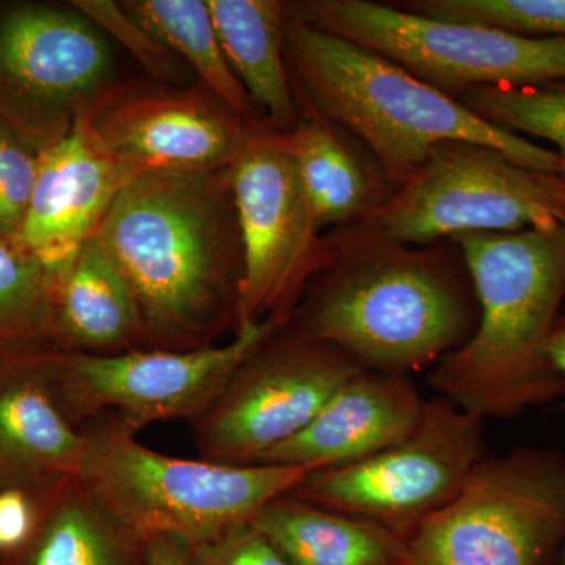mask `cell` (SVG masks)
Here are the masks:
<instances>
[{"label": "cell", "mask_w": 565, "mask_h": 565, "mask_svg": "<svg viewBox=\"0 0 565 565\" xmlns=\"http://www.w3.org/2000/svg\"><path fill=\"white\" fill-rule=\"evenodd\" d=\"M93 237L125 275L152 337H195L230 302L237 313L243 239L232 167L134 178Z\"/></svg>", "instance_id": "1"}, {"label": "cell", "mask_w": 565, "mask_h": 565, "mask_svg": "<svg viewBox=\"0 0 565 565\" xmlns=\"http://www.w3.org/2000/svg\"><path fill=\"white\" fill-rule=\"evenodd\" d=\"M478 326L435 364L430 384L476 418H508L565 396L548 344L565 299V225L456 236Z\"/></svg>", "instance_id": "2"}, {"label": "cell", "mask_w": 565, "mask_h": 565, "mask_svg": "<svg viewBox=\"0 0 565 565\" xmlns=\"http://www.w3.org/2000/svg\"><path fill=\"white\" fill-rule=\"evenodd\" d=\"M282 33L294 90L362 141L394 191L444 143L481 145L527 169L559 174L556 151L498 128L384 55L299 20L288 6Z\"/></svg>", "instance_id": "3"}, {"label": "cell", "mask_w": 565, "mask_h": 565, "mask_svg": "<svg viewBox=\"0 0 565 565\" xmlns=\"http://www.w3.org/2000/svg\"><path fill=\"white\" fill-rule=\"evenodd\" d=\"M322 269L303 333L363 370L407 375L435 366L478 326L473 285L457 247L362 245L333 252Z\"/></svg>", "instance_id": "4"}, {"label": "cell", "mask_w": 565, "mask_h": 565, "mask_svg": "<svg viewBox=\"0 0 565 565\" xmlns=\"http://www.w3.org/2000/svg\"><path fill=\"white\" fill-rule=\"evenodd\" d=\"M315 471L177 459L114 433L87 440L77 475L102 511L129 533L200 542L252 523Z\"/></svg>", "instance_id": "5"}, {"label": "cell", "mask_w": 565, "mask_h": 565, "mask_svg": "<svg viewBox=\"0 0 565 565\" xmlns=\"http://www.w3.org/2000/svg\"><path fill=\"white\" fill-rule=\"evenodd\" d=\"M557 225H565V177L527 169L481 145L444 143L377 210L341 228L329 245L332 252L424 247L460 234Z\"/></svg>", "instance_id": "6"}, {"label": "cell", "mask_w": 565, "mask_h": 565, "mask_svg": "<svg viewBox=\"0 0 565 565\" xmlns=\"http://www.w3.org/2000/svg\"><path fill=\"white\" fill-rule=\"evenodd\" d=\"M286 6L299 20L384 55L456 99L471 88L565 82V39L433 20L370 0H303Z\"/></svg>", "instance_id": "7"}, {"label": "cell", "mask_w": 565, "mask_h": 565, "mask_svg": "<svg viewBox=\"0 0 565 565\" xmlns=\"http://www.w3.org/2000/svg\"><path fill=\"white\" fill-rule=\"evenodd\" d=\"M564 541L565 456L516 446L408 535V565H552Z\"/></svg>", "instance_id": "8"}, {"label": "cell", "mask_w": 565, "mask_h": 565, "mask_svg": "<svg viewBox=\"0 0 565 565\" xmlns=\"http://www.w3.org/2000/svg\"><path fill=\"white\" fill-rule=\"evenodd\" d=\"M486 456L482 419L438 397L427 401L422 419L399 444L315 471L292 494L407 539L462 490Z\"/></svg>", "instance_id": "9"}, {"label": "cell", "mask_w": 565, "mask_h": 565, "mask_svg": "<svg viewBox=\"0 0 565 565\" xmlns=\"http://www.w3.org/2000/svg\"><path fill=\"white\" fill-rule=\"evenodd\" d=\"M115 85L109 43L79 10L22 3L0 13V118L39 150Z\"/></svg>", "instance_id": "10"}, {"label": "cell", "mask_w": 565, "mask_h": 565, "mask_svg": "<svg viewBox=\"0 0 565 565\" xmlns=\"http://www.w3.org/2000/svg\"><path fill=\"white\" fill-rule=\"evenodd\" d=\"M232 185L243 239L237 330L286 322L303 282L332 259L286 136L263 134L232 167Z\"/></svg>", "instance_id": "11"}, {"label": "cell", "mask_w": 565, "mask_h": 565, "mask_svg": "<svg viewBox=\"0 0 565 565\" xmlns=\"http://www.w3.org/2000/svg\"><path fill=\"white\" fill-rule=\"evenodd\" d=\"M92 122L129 178L228 169L269 125L253 126L202 84L115 85L92 106Z\"/></svg>", "instance_id": "12"}, {"label": "cell", "mask_w": 565, "mask_h": 565, "mask_svg": "<svg viewBox=\"0 0 565 565\" xmlns=\"http://www.w3.org/2000/svg\"><path fill=\"white\" fill-rule=\"evenodd\" d=\"M269 338L234 375L204 430L207 451L226 463H258L313 422L349 379L366 371L308 334L277 344Z\"/></svg>", "instance_id": "13"}, {"label": "cell", "mask_w": 565, "mask_h": 565, "mask_svg": "<svg viewBox=\"0 0 565 565\" xmlns=\"http://www.w3.org/2000/svg\"><path fill=\"white\" fill-rule=\"evenodd\" d=\"M282 323L241 327L230 343L218 348L71 356L66 381L81 404L118 408L134 426L188 415L225 392L253 352Z\"/></svg>", "instance_id": "14"}, {"label": "cell", "mask_w": 565, "mask_h": 565, "mask_svg": "<svg viewBox=\"0 0 565 565\" xmlns=\"http://www.w3.org/2000/svg\"><path fill=\"white\" fill-rule=\"evenodd\" d=\"M129 181L93 128L87 107L65 136L40 150L18 243L62 282Z\"/></svg>", "instance_id": "15"}, {"label": "cell", "mask_w": 565, "mask_h": 565, "mask_svg": "<svg viewBox=\"0 0 565 565\" xmlns=\"http://www.w3.org/2000/svg\"><path fill=\"white\" fill-rule=\"evenodd\" d=\"M426 403L408 375L362 371L327 401L313 422L258 463L326 470L359 462L404 440Z\"/></svg>", "instance_id": "16"}, {"label": "cell", "mask_w": 565, "mask_h": 565, "mask_svg": "<svg viewBox=\"0 0 565 565\" xmlns=\"http://www.w3.org/2000/svg\"><path fill=\"white\" fill-rule=\"evenodd\" d=\"M294 90V88H292ZM299 120L286 136L318 232L327 226H351L377 210L394 189L381 169L364 161L327 121L294 90Z\"/></svg>", "instance_id": "17"}, {"label": "cell", "mask_w": 565, "mask_h": 565, "mask_svg": "<svg viewBox=\"0 0 565 565\" xmlns=\"http://www.w3.org/2000/svg\"><path fill=\"white\" fill-rule=\"evenodd\" d=\"M226 61L270 128L282 136L299 120L285 58L286 3L206 0Z\"/></svg>", "instance_id": "18"}, {"label": "cell", "mask_w": 565, "mask_h": 565, "mask_svg": "<svg viewBox=\"0 0 565 565\" xmlns=\"http://www.w3.org/2000/svg\"><path fill=\"white\" fill-rule=\"evenodd\" d=\"M252 525L294 565H408L403 535L292 493L267 504Z\"/></svg>", "instance_id": "19"}, {"label": "cell", "mask_w": 565, "mask_h": 565, "mask_svg": "<svg viewBox=\"0 0 565 565\" xmlns=\"http://www.w3.org/2000/svg\"><path fill=\"white\" fill-rule=\"evenodd\" d=\"M55 319L73 343L85 348L122 344L143 330L136 294L95 237L62 281Z\"/></svg>", "instance_id": "20"}, {"label": "cell", "mask_w": 565, "mask_h": 565, "mask_svg": "<svg viewBox=\"0 0 565 565\" xmlns=\"http://www.w3.org/2000/svg\"><path fill=\"white\" fill-rule=\"evenodd\" d=\"M120 3L145 31L199 76L204 88L243 120L253 126L269 125L258 117V107L226 61L206 0H126Z\"/></svg>", "instance_id": "21"}, {"label": "cell", "mask_w": 565, "mask_h": 565, "mask_svg": "<svg viewBox=\"0 0 565 565\" xmlns=\"http://www.w3.org/2000/svg\"><path fill=\"white\" fill-rule=\"evenodd\" d=\"M85 446L35 382L0 390V455L25 467L77 475Z\"/></svg>", "instance_id": "22"}, {"label": "cell", "mask_w": 565, "mask_h": 565, "mask_svg": "<svg viewBox=\"0 0 565 565\" xmlns=\"http://www.w3.org/2000/svg\"><path fill=\"white\" fill-rule=\"evenodd\" d=\"M61 285L17 239L0 236V345L46 330Z\"/></svg>", "instance_id": "23"}, {"label": "cell", "mask_w": 565, "mask_h": 565, "mask_svg": "<svg viewBox=\"0 0 565 565\" xmlns=\"http://www.w3.org/2000/svg\"><path fill=\"white\" fill-rule=\"evenodd\" d=\"M457 99L498 128L555 145L559 174L565 177V82L520 88H471Z\"/></svg>", "instance_id": "24"}, {"label": "cell", "mask_w": 565, "mask_h": 565, "mask_svg": "<svg viewBox=\"0 0 565 565\" xmlns=\"http://www.w3.org/2000/svg\"><path fill=\"white\" fill-rule=\"evenodd\" d=\"M401 7L433 20L492 25L537 39H565V0H412Z\"/></svg>", "instance_id": "25"}, {"label": "cell", "mask_w": 565, "mask_h": 565, "mask_svg": "<svg viewBox=\"0 0 565 565\" xmlns=\"http://www.w3.org/2000/svg\"><path fill=\"white\" fill-rule=\"evenodd\" d=\"M31 565H115V556L92 512L74 503L55 516Z\"/></svg>", "instance_id": "26"}, {"label": "cell", "mask_w": 565, "mask_h": 565, "mask_svg": "<svg viewBox=\"0 0 565 565\" xmlns=\"http://www.w3.org/2000/svg\"><path fill=\"white\" fill-rule=\"evenodd\" d=\"M39 161V148L0 118V236H20Z\"/></svg>", "instance_id": "27"}, {"label": "cell", "mask_w": 565, "mask_h": 565, "mask_svg": "<svg viewBox=\"0 0 565 565\" xmlns=\"http://www.w3.org/2000/svg\"><path fill=\"white\" fill-rule=\"evenodd\" d=\"M73 7L87 17L96 28L109 32L122 43V46L128 47L152 76L166 82L180 79L184 62L159 43L150 32L145 31L139 22L122 9L120 2L76 0Z\"/></svg>", "instance_id": "28"}, {"label": "cell", "mask_w": 565, "mask_h": 565, "mask_svg": "<svg viewBox=\"0 0 565 565\" xmlns=\"http://www.w3.org/2000/svg\"><path fill=\"white\" fill-rule=\"evenodd\" d=\"M218 565H294L252 523L223 535Z\"/></svg>", "instance_id": "29"}, {"label": "cell", "mask_w": 565, "mask_h": 565, "mask_svg": "<svg viewBox=\"0 0 565 565\" xmlns=\"http://www.w3.org/2000/svg\"><path fill=\"white\" fill-rule=\"evenodd\" d=\"M32 527L31 509L21 493L0 494V550H13L29 537Z\"/></svg>", "instance_id": "30"}, {"label": "cell", "mask_w": 565, "mask_h": 565, "mask_svg": "<svg viewBox=\"0 0 565 565\" xmlns=\"http://www.w3.org/2000/svg\"><path fill=\"white\" fill-rule=\"evenodd\" d=\"M150 565H188L173 539H156L152 544Z\"/></svg>", "instance_id": "31"}, {"label": "cell", "mask_w": 565, "mask_h": 565, "mask_svg": "<svg viewBox=\"0 0 565 565\" xmlns=\"http://www.w3.org/2000/svg\"><path fill=\"white\" fill-rule=\"evenodd\" d=\"M550 362L565 379V318H561L548 344Z\"/></svg>", "instance_id": "32"}]
</instances>
